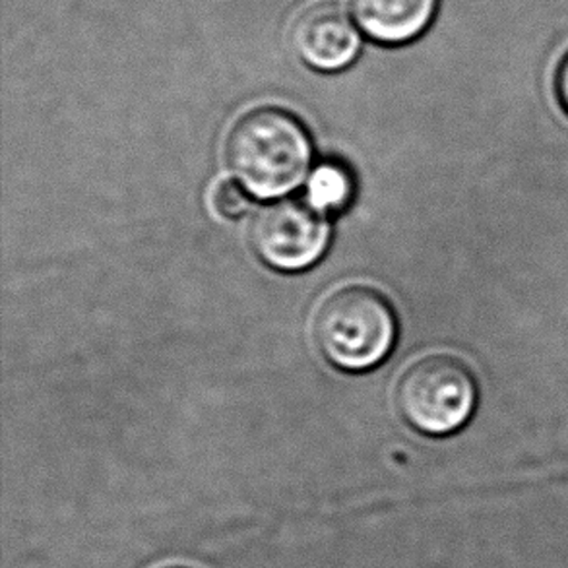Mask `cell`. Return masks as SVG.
Segmentation results:
<instances>
[{"label": "cell", "mask_w": 568, "mask_h": 568, "mask_svg": "<svg viewBox=\"0 0 568 568\" xmlns=\"http://www.w3.org/2000/svg\"><path fill=\"white\" fill-rule=\"evenodd\" d=\"M223 154L245 191L256 199H277L303 183L313 162V142L290 111L256 108L233 123Z\"/></svg>", "instance_id": "obj_1"}, {"label": "cell", "mask_w": 568, "mask_h": 568, "mask_svg": "<svg viewBox=\"0 0 568 568\" xmlns=\"http://www.w3.org/2000/svg\"><path fill=\"white\" fill-rule=\"evenodd\" d=\"M396 334L390 303L367 285H347L331 293L313 321V336L324 359L354 373L383 363Z\"/></svg>", "instance_id": "obj_2"}, {"label": "cell", "mask_w": 568, "mask_h": 568, "mask_svg": "<svg viewBox=\"0 0 568 568\" xmlns=\"http://www.w3.org/2000/svg\"><path fill=\"white\" fill-rule=\"evenodd\" d=\"M394 399L414 429L443 437L468 423L476 409L477 384L456 357L427 355L402 373Z\"/></svg>", "instance_id": "obj_3"}, {"label": "cell", "mask_w": 568, "mask_h": 568, "mask_svg": "<svg viewBox=\"0 0 568 568\" xmlns=\"http://www.w3.org/2000/svg\"><path fill=\"white\" fill-rule=\"evenodd\" d=\"M248 239L270 268L301 272L323 258L331 243V223L311 204L280 200L254 214Z\"/></svg>", "instance_id": "obj_4"}, {"label": "cell", "mask_w": 568, "mask_h": 568, "mask_svg": "<svg viewBox=\"0 0 568 568\" xmlns=\"http://www.w3.org/2000/svg\"><path fill=\"white\" fill-rule=\"evenodd\" d=\"M293 51L311 69H346L362 51V33L336 0H316L295 16L290 30Z\"/></svg>", "instance_id": "obj_5"}, {"label": "cell", "mask_w": 568, "mask_h": 568, "mask_svg": "<svg viewBox=\"0 0 568 568\" xmlns=\"http://www.w3.org/2000/svg\"><path fill=\"white\" fill-rule=\"evenodd\" d=\"M438 0H352V12L367 36L381 43L419 38L437 16Z\"/></svg>", "instance_id": "obj_6"}, {"label": "cell", "mask_w": 568, "mask_h": 568, "mask_svg": "<svg viewBox=\"0 0 568 568\" xmlns=\"http://www.w3.org/2000/svg\"><path fill=\"white\" fill-rule=\"evenodd\" d=\"M354 175L344 163H323L308 179V204L324 215L338 214L346 210L354 200Z\"/></svg>", "instance_id": "obj_7"}, {"label": "cell", "mask_w": 568, "mask_h": 568, "mask_svg": "<svg viewBox=\"0 0 568 568\" xmlns=\"http://www.w3.org/2000/svg\"><path fill=\"white\" fill-rule=\"evenodd\" d=\"M212 207L223 220H237L248 210V196L237 183L222 181L212 192Z\"/></svg>", "instance_id": "obj_8"}, {"label": "cell", "mask_w": 568, "mask_h": 568, "mask_svg": "<svg viewBox=\"0 0 568 568\" xmlns=\"http://www.w3.org/2000/svg\"><path fill=\"white\" fill-rule=\"evenodd\" d=\"M557 92H559L562 108L568 111V53L565 54L559 72H557Z\"/></svg>", "instance_id": "obj_9"}]
</instances>
